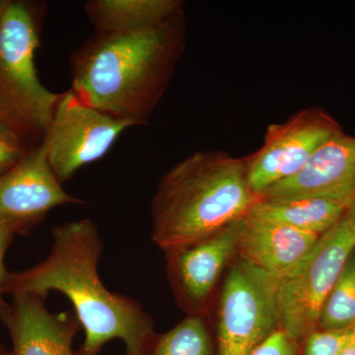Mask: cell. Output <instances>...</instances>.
<instances>
[{"label": "cell", "mask_w": 355, "mask_h": 355, "mask_svg": "<svg viewBox=\"0 0 355 355\" xmlns=\"http://www.w3.org/2000/svg\"><path fill=\"white\" fill-rule=\"evenodd\" d=\"M103 242L89 219L53 228L49 256L22 272L7 273L3 293L34 294L46 299L51 291L69 298L85 338L80 352L98 355L110 340H123L130 355H144L156 335L153 321L135 299L114 293L103 284L98 261Z\"/></svg>", "instance_id": "obj_1"}, {"label": "cell", "mask_w": 355, "mask_h": 355, "mask_svg": "<svg viewBox=\"0 0 355 355\" xmlns=\"http://www.w3.org/2000/svg\"><path fill=\"white\" fill-rule=\"evenodd\" d=\"M184 12L132 33H95L70 55L71 89L86 104L135 125L148 123L184 51Z\"/></svg>", "instance_id": "obj_2"}, {"label": "cell", "mask_w": 355, "mask_h": 355, "mask_svg": "<svg viewBox=\"0 0 355 355\" xmlns=\"http://www.w3.org/2000/svg\"><path fill=\"white\" fill-rule=\"evenodd\" d=\"M260 200L244 159L198 151L160 180L151 207V239L162 251L202 239L239 221Z\"/></svg>", "instance_id": "obj_3"}, {"label": "cell", "mask_w": 355, "mask_h": 355, "mask_svg": "<svg viewBox=\"0 0 355 355\" xmlns=\"http://www.w3.org/2000/svg\"><path fill=\"white\" fill-rule=\"evenodd\" d=\"M46 13L43 2L6 0L0 15V121L31 146L43 142L62 96L44 87L35 64Z\"/></svg>", "instance_id": "obj_4"}, {"label": "cell", "mask_w": 355, "mask_h": 355, "mask_svg": "<svg viewBox=\"0 0 355 355\" xmlns=\"http://www.w3.org/2000/svg\"><path fill=\"white\" fill-rule=\"evenodd\" d=\"M355 250V218L347 209L335 225L279 280L277 292L280 330L299 345L316 330L324 300Z\"/></svg>", "instance_id": "obj_5"}, {"label": "cell", "mask_w": 355, "mask_h": 355, "mask_svg": "<svg viewBox=\"0 0 355 355\" xmlns=\"http://www.w3.org/2000/svg\"><path fill=\"white\" fill-rule=\"evenodd\" d=\"M279 280L238 257L231 263L211 309L216 321L217 355H252L280 330L277 305Z\"/></svg>", "instance_id": "obj_6"}, {"label": "cell", "mask_w": 355, "mask_h": 355, "mask_svg": "<svg viewBox=\"0 0 355 355\" xmlns=\"http://www.w3.org/2000/svg\"><path fill=\"white\" fill-rule=\"evenodd\" d=\"M132 127L86 104L71 89L62 93L43 140L58 181L65 183L84 166L104 157L121 133Z\"/></svg>", "instance_id": "obj_7"}, {"label": "cell", "mask_w": 355, "mask_h": 355, "mask_svg": "<svg viewBox=\"0 0 355 355\" xmlns=\"http://www.w3.org/2000/svg\"><path fill=\"white\" fill-rule=\"evenodd\" d=\"M343 132L321 110H301L284 123L268 125L263 144L244 159L248 182L257 195L304 167L318 148Z\"/></svg>", "instance_id": "obj_8"}, {"label": "cell", "mask_w": 355, "mask_h": 355, "mask_svg": "<svg viewBox=\"0 0 355 355\" xmlns=\"http://www.w3.org/2000/svg\"><path fill=\"white\" fill-rule=\"evenodd\" d=\"M240 220L202 239L163 251L173 294L187 315L210 317L221 279L237 258Z\"/></svg>", "instance_id": "obj_9"}, {"label": "cell", "mask_w": 355, "mask_h": 355, "mask_svg": "<svg viewBox=\"0 0 355 355\" xmlns=\"http://www.w3.org/2000/svg\"><path fill=\"white\" fill-rule=\"evenodd\" d=\"M81 203L62 188L43 142L0 176V223L12 226L17 235L29 234L51 209Z\"/></svg>", "instance_id": "obj_10"}, {"label": "cell", "mask_w": 355, "mask_h": 355, "mask_svg": "<svg viewBox=\"0 0 355 355\" xmlns=\"http://www.w3.org/2000/svg\"><path fill=\"white\" fill-rule=\"evenodd\" d=\"M260 198H322L349 205L355 198V137L336 133L317 149L300 171L270 187Z\"/></svg>", "instance_id": "obj_11"}, {"label": "cell", "mask_w": 355, "mask_h": 355, "mask_svg": "<svg viewBox=\"0 0 355 355\" xmlns=\"http://www.w3.org/2000/svg\"><path fill=\"white\" fill-rule=\"evenodd\" d=\"M44 301L34 294L13 296L0 315L10 334L11 355H76L72 343L81 326L76 313L55 314Z\"/></svg>", "instance_id": "obj_12"}, {"label": "cell", "mask_w": 355, "mask_h": 355, "mask_svg": "<svg viewBox=\"0 0 355 355\" xmlns=\"http://www.w3.org/2000/svg\"><path fill=\"white\" fill-rule=\"evenodd\" d=\"M319 238L247 214L240 220L237 257L280 279L309 253Z\"/></svg>", "instance_id": "obj_13"}, {"label": "cell", "mask_w": 355, "mask_h": 355, "mask_svg": "<svg viewBox=\"0 0 355 355\" xmlns=\"http://www.w3.org/2000/svg\"><path fill=\"white\" fill-rule=\"evenodd\" d=\"M180 0H90L84 10L96 33H132L149 29L184 12Z\"/></svg>", "instance_id": "obj_14"}, {"label": "cell", "mask_w": 355, "mask_h": 355, "mask_svg": "<svg viewBox=\"0 0 355 355\" xmlns=\"http://www.w3.org/2000/svg\"><path fill=\"white\" fill-rule=\"evenodd\" d=\"M347 209V203L329 198L268 200L260 198L248 214L322 236L345 216Z\"/></svg>", "instance_id": "obj_15"}, {"label": "cell", "mask_w": 355, "mask_h": 355, "mask_svg": "<svg viewBox=\"0 0 355 355\" xmlns=\"http://www.w3.org/2000/svg\"><path fill=\"white\" fill-rule=\"evenodd\" d=\"M144 355H217L210 317L187 315L167 333L156 334Z\"/></svg>", "instance_id": "obj_16"}, {"label": "cell", "mask_w": 355, "mask_h": 355, "mask_svg": "<svg viewBox=\"0 0 355 355\" xmlns=\"http://www.w3.org/2000/svg\"><path fill=\"white\" fill-rule=\"evenodd\" d=\"M355 324V250L324 300L317 329L343 330Z\"/></svg>", "instance_id": "obj_17"}, {"label": "cell", "mask_w": 355, "mask_h": 355, "mask_svg": "<svg viewBox=\"0 0 355 355\" xmlns=\"http://www.w3.org/2000/svg\"><path fill=\"white\" fill-rule=\"evenodd\" d=\"M354 328V327H352ZM352 328L311 331L300 343V355H340Z\"/></svg>", "instance_id": "obj_18"}, {"label": "cell", "mask_w": 355, "mask_h": 355, "mask_svg": "<svg viewBox=\"0 0 355 355\" xmlns=\"http://www.w3.org/2000/svg\"><path fill=\"white\" fill-rule=\"evenodd\" d=\"M32 147L12 128L0 121V176L17 164Z\"/></svg>", "instance_id": "obj_19"}, {"label": "cell", "mask_w": 355, "mask_h": 355, "mask_svg": "<svg viewBox=\"0 0 355 355\" xmlns=\"http://www.w3.org/2000/svg\"><path fill=\"white\" fill-rule=\"evenodd\" d=\"M252 355H300V347L284 331L277 330Z\"/></svg>", "instance_id": "obj_20"}, {"label": "cell", "mask_w": 355, "mask_h": 355, "mask_svg": "<svg viewBox=\"0 0 355 355\" xmlns=\"http://www.w3.org/2000/svg\"><path fill=\"white\" fill-rule=\"evenodd\" d=\"M16 235L17 232L12 226L0 223V315L3 314L9 307L8 303L3 299V287L8 273L4 266V256Z\"/></svg>", "instance_id": "obj_21"}, {"label": "cell", "mask_w": 355, "mask_h": 355, "mask_svg": "<svg viewBox=\"0 0 355 355\" xmlns=\"http://www.w3.org/2000/svg\"><path fill=\"white\" fill-rule=\"evenodd\" d=\"M340 355H355V324Z\"/></svg>", "instance_id": "obj_22"}, {"label": "cell", "mask_w": 355, "mask_h": 355, "mask_svg": "<svg viewBox=\"0 0 355 355\" xmlns=\"http://www.w3.org/2000/svg\"><path fill=\"white\" fill-rule=\"evenodd\" d=\"M0 355H11L10 350L7 349L2 343H0Z\"/></svg>", "instance_id": "obj_23"}, {"label": "cell", "mask_w": 355, "mask_h": 355, "mask_svg": "<svg viewBox=\"0 0 355 355\" xmlns=\"http://www.w3.org/2000/svg\"><path fill=\"white\" fill-rule=\"evenodd\" d=\"M349 210L350 212H352V214H354L355 218V198L354 200H352V202H350L349 205Z\"/></svg>", "instance_id": "obj_24"}, {"label": "cell", "mask_w": 355, "mask_h": 355, "mask_svg": "<svg viewBox=\"0 0 355 355\" xmlns=\"http://www.w3.org/2000/svg\"><path fill=\"white\" fill-rule=\"evenodd\" d=\"M6 0H0V15H1L2 10H3L4 6H6Z\"/></svg>", "instance_id": "obj_25"}, {"label": "cell", "mask_w": 355, "mask_h": 355, "mask_svg": "<svg viewBox=\"0 0 355 355\" xmlns=\"http://www.w3.org/2000/svg\"><path fill=\"white\" fill-rule=\"evenodd\" d=\"M76 355H88V354H83V352H80V350H79L78 352H76ZM123 355H130V354H128V352H125V354Z\"/></svg>", "instance_id": "obj_26"}]
</instances>
